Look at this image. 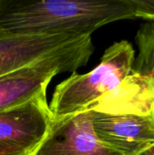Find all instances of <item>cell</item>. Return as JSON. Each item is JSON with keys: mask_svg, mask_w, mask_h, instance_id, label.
Returning <instances> with one entry per match:
<instances>
[{"mask_svg": "<svg viewBox=\"0 0 154 155\" xmlns=\"http://www.w3.org/2000/svg\"><path fill=\"white\" fill-rule=\"evenodd\" d=\"M154 21V0H0V36H91L123 19Z\"/></svg>", "mask_w": 154, "mask_h": 155, "instance_id": "cell-1", "label": "cell"}, {"mask_svg": "<svg viewBox=\"0 0 154 155\" xmlns=\"http://www.w3.org/2000/svg\"><path fill=\"white\" fill-rule=\"evenodd\" d=\"M135 52L129 42L123 40L113 44L94 69L84 74L74 73L56 86L49 105L52 119L88 110L123 82L132 73Z\"/></svg>", "mask_w": 154, "mask_h": 155, "instance_id": "cell-2", "label": "cell"}, {"mask_svg": "<svg viewBox=\"0 0 154 155\" xmlns=\"http://www.w3.org/2000/svg\"><path fill=\"white\" fill-rule=\"evenodd\" d=\"M93 52L92 38L0 75V112L46 94L52 79L62 73H75Z\"/></svg>", "mask_w": 154, "mask_h": 155, "instance_id": "cell-3", "label": "cell"}, {"mask_svg": "<svg viewBox=\"0 0 154 155\" xmlns=\"http://www.w3.org/2000/svg\"><path fill=\"white\" fill-rule=\"evenodd\" d=\"M51 122L46 94L0 112V155H32Z\"/></svg>", "mask_w": 154, "mask_h": 155, "instance_id": "cell-4", "label": "cell"}, {"mask_svg": "<svg viewBox=\"0 0 154 155\" xmlns=\"http://www.w3.org/2000/svg\"><path fill=\"white\" fill-rule=\"evenodd\" d=\"M32 155H123L96 136L91 110L52 119L48 132Z\"/></svg>", "mask_w": 154, "mask_h": 155, "instance_id": "cell-5", "label": "cell"}, {"mask_svg": "<svg viewBox=\"0 0 154 155\" xmlns=\"http://www.w3.org/2000/svg\"><path fill=\"white\" fill-rule=\"evenodd\" d=\"M91 115L97 138L123 155L138 154L154 143V112L137 115L91 110Z\"/></svg>", "mask_w": 154, "mask_h": 155, "instance_id": "cell-6", "label": "cell"}, {"mask_svg": "<svg viewBox=\"0 0 154 155\" xmlns=\"http://www.w3.org/2000/svg\"><path fill=\"white\" fill-rule=\"evenodd\" d=\"M90 36H0V75L74 46Z\"/></svg>", "mask_w": 154, "mask_h": 155, "instance_id": "cell-7", "label": "cell"}, {"mask_svg": "<svg viewBox=\"0 0 154 155\" xmlns=\"http://www.w3.org/2000/svg\"><path fill=\"white\" fill-rule=\"evenodd\" d=\"M88 110L113 114L146 115L154 112V84L148 76L131 73L113 91Z\"/></svg>", "mask_w": 154, "mask_h": 155, "instance_id": "cell-8", "label": "cell"}, {"mask_svg": "<svg viewBox=\"0 0 154 155\" xmlns=\"http://www.w3.org/2000/svg\"><path fill=\"white\" fill-rule=\"evenodd\" d=\"M135 40L139 54L134 59L132 72L148 76L154 84V21L141 25Z\"/></svg>", "mask_w": 154, "mask_h": 155, "instance_id": "cell-9", "label": "cell"}, {"mask_svg": "<svg viewBox=\"0 0 154 155\" xmlns=\"http://www.w3.org/2000/svg\"><path fill=\"white\" fill-rule=\"evenodd\" d=\"M136 155H154V143L144 148L143 151H141L138 154Z\"/></svg>", "mask_w": 154, "mask_h": 155, "instance_id": "cell-10", "label": "cell"}]
</instances>
